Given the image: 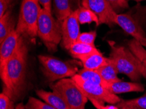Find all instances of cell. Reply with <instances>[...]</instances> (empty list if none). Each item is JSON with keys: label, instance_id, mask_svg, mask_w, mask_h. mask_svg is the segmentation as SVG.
I'll return each mask as SVG.
<instances>
[{"label": "cell", "instance_id": "obj_30", "mask_svg": "<svg viewBox=\"0 0 146 109\" xmlns=\"http://www.w3.org/2000/svg\"><path fill=\"white\" fill-rule=\"evenodd\" d=\"M15 109H26V107H25V106L23 104V103H21L17 104Z\"/></svg>", "mask_w": 146, "mask_h": 109}, {"label": "cell", "instance_id": "obj_10", "mask_svg": "<svg viewBox=\"0 0 146 109\" xmlns=\"http://www.w3.org/2000/svg\"><path fill=\"white\" fill-rule=\"evenodd\" d=\"M79 22L76 11H73L62 22L61 46L66 50H69L71 46L77 41L80 35Z\"/></svg>", "mask_w": 146, "mask_h": 109}, {"label": "cell", "instance_id": "obj_20", "mask_svg": "<svg viewBox=\"0 0 146 109\" xmlns=\"http://www.w3.org/2000/svg\"><path fill=\"white\" fill-rule=\"evenodd\" d=\"M75 11L76 13L79 24H85L95 22L97 26L100 25L98 17L91 10L81 6Z\"/></svg>", "mask_w": 146, "mask_h": 109}, {"label": "cell", "instance_id": "obj_18", "mask_svg": "<svg viewBox=\"0 0 146 109\" xmlns=\"http://www.w3.org/2000/svg\"><path fill=\"white\" fill-rule=\"evenodd\" d=\"M96 71L102 77V79L108 83H111V82L121 81V79L117 77V73H119L118 71L114 64L111 63L110 60L108 63L100 67Z\"/></svg>", "mask_w": 146, "mask_h": 109}, {"label": "cell", "instance_id": "obj_15", "mask_svg": "<svg viewBox=\"0 0 146 109\" xmlns=\"http://www.w3.org/2000/svg\"><path fill=\"white\" fill-rule=\"evenodd\" d=\"M17 22L11 9L0 17V43L16 30Z\"/></svg>", "mask_w": 146, "mask_h": 109}, {"label": "cell", "instance_id": "obj_6", "mask_svg": "<svg viewBox=\"0 0 146 109\" xmlns=\"http://www.w3.org/2000/svg\"><path fill=\"white\" fill-rule=\"evenodd\" d=\"M50 88L62 97L70 109H85L87 97L71 78L53 82Z\"/></svg>", "mask_w": 146, "mask_h": 109}, {"label": "cell", "instance_id": "obj_13", "mask_svg": "<svg viewBox=\"0 0 146 109\" xmlns=\"http://www.w3.org/2000/svg\"><path fill=\"white\" fill-rule=\"evenodd\" d=\"M106 88L113 94L118 93H129V92H139L144 91V86L143 84L137 82H124L121 81L108 83Z\"/></svg>", "mask_w": 146, "mask_h": 109}, {"label": "cell", "instance_id": "obj_23", "mask_svg": "<svg viewBox=\"0 0 146 109\" xmlns=\"http://www.w3.org/2000/svg\"><path fill=\"white\" fill-rule=\"evenodd\" d=\"M97 33L96 31H90L88 32L81 33L77 38V42L84 44L94 45L95 39L96 38Z\"/></svg>", "mask_w": 146, "mask_h": 109}, {"label": "cell", "instance_id": "obj_26", "mask_svg": "<svg viewBox=\"0 0 146 109\" xmlns=\"http://www.w3.org/2000/svg\"><path fill=\"white\" fill-rule=\"evenodd\" d=\"M15 1V0H0V17L11 9Z\"/></svg>", "mask_w": 146, "mask_h": 109}, {"label": "cell", "instance_id": "obj_4", "mask_svg": "<svg viewBox=\"0 0 146 109\" xmlns=\"http://www.w3.org/2000/svg\"><path fill=\"white\" fill-rule=\"evenodd\" d=\"M38 0H22L16 31L24 38L37 36V24L41 10Z\"/></svg>", "mask_w": 146, "mask_h": 109}, {"label": "cell", "instance_id": "obj_31", "mask_svg": "<svg viewBox=\"0 0 146 109\" xmlns=\"http://www.w3.org/2000/svg\"><path fill=\"white\" fill-rule=\"evenodd\" d=\"M76 2L77 3V4H79V5H81V4H80V3H81V1H80V0H76Z\"/></svg>", "mask_w": 146, "mask_h": 109}, {"label": "cell", "instance_id": "obj_8", "mask_svg": "<svg viewBox=\"0 0 146 109\" xmlns=\"http://www.w3.org/2000/svg\"><path fill=\"white\" fill-rule=\"evenodd\" d=\"M115 24H117L125 32L133 37L141 45L146 47V34L138 21L130 14L116 15Z\"/></svg>", "mask_w": 146, "mask_h": 109}, {"label": "cell", "instance_id": "obj_11", "mask_svg": "<svg viewBox=\"0 0 146 109\" xmlns=\"http://www.w3.org/2000/svg\"><path fill=\"white\" fill-rule=\"evenodd\" d=\"M23 38V36L15 30L1 42L0 45V68L5 65L15 54Z\"/></svg>", "mask_w": 146, "mask_h": 109}, {"label": "cell", "instance_id": "obj_14", "mask_svg": "<svg viewBox=\"0 0 146 109\" xmlns=\"http://www.w3.org/2000/svg\"><path fill=\"white\" fill-rule=\"evenodd\" d=\"M36 94L45 103L49 104L56 109H70L65 100L58 93L47 92L43 90L36 91Z\"/></svg>", "mask_w": 146, "mask_h": 109}, {"label": "cell", "instance_id": "obj_5", "mask_svg": "<svg viewBox=\"0 0 146 109\" xmlns=\"http://www.w3.org/2000/svg\"><path fill=\"white\" fill-rule=\"evenodd\" d=\"M38 59L42 73L47 81L51 83L66 78H72L79 71L78 67L75 64L56 57L39 55Z\"/></svg>", "mask_w": 146, "mask_h": 109}, {"label": "cell", "instance_id": "obj_22", "mask_svg": "<svg viewBox=\"0 0 146 109\" xmlns=\"http://www.w3.org/2000/svg\"><path fill=\"white\" fill-rule=\"evenodd\" d=\"M26 109H56L49 104L31 97L25 105Z\"/></svg>", "mask_w": 146, "mask_h": 109}, {"label": "cell", "instance_id": "obj_19", "mask_svg": "<svg viewBox=\"0 0 146 109\" xmlns=\"http://www.w3.org/2000/svg\"><path fill=\"white\" fill-rule=\"evenodd\" d=\"M115 106L119 109H146V93L138 98L129 100L121 99Z\"/></svg>", "mask_w": 146, "mask_h": 109}, {"label": "cell", "instance_id": "obj_24", "mask_svg": "<svg viewBox=\"0 0 146 109\" xmlns=\"http://www.w3.org/2000/svg\"><path fill=\"white\" fill-rule=\"evenodd\" d=\"M110 7L115 12L118 14L123 10L129 7V3L127 0H106Z\"/></svg>", "mask_w": 146, "mask_h": 109}, {"label": "cell", "instance_id": "obj_16", "mask_svg": "<svg viewBox=\"0 0 146 109\" xmlns=\"http://www.w3.org/2000/svg\"><path fill=\"white\" fill-rule=\"evenodd\" d=\"M80 61L83 68L90 70H97L101 67L106 65L109 62L108 57H106L100 52H94L81 59Z\"/></svg>", "mask_w": 146, "mask_h": 109}, {"label": "cell", "instance_id": "obj_25", "mask_svg": "<svg viewBox=\"0 0 146 109\" xmlns=\"http://www.w3.org/2000/svg\"><path fill=\"white\" fill-rule=\"evenodd\" d=\"M15 101L5 95L1 93L0 94V109H15Z\"/></svg>", "mask_w": 146, "mask_h": 109}, {"label": "cell", "instance_id": "obj_2", "mask_svg": "<svg viewBox=\"0 0 146 109\" xmlns=\"http://www.w3.org/2000/svg\"><path fill=\"white\" fill-rule=\"evenodd\" d=\"M111 48L109 60L119 73L127 75L132 81H138L142 76V61L127 48L108 41Z\"/></svg>", "mask_w": 146, "mask_h": 109}, {"label": "cell", "instance_id": "obj_3", "mask_svg": "<svg viewBox=\"0 0 146 109\" xmlns=\"http://www.w3.org/2000/svg\"><path fill=\"white\" fill-rule=\"evenodd\" d=\"M37 36L48 52H55L62 41V22L53 17L52 13L42 8L37 24Z\"/></svg>", "mask_w": 146, "mask_h": 109}, {"label": "cell", "instance_id": "obj_1", "mask_svg": "<svg viewBox=\"0 0 146 109\" xmlns=\"http://www.w3.org/2000/svg\"><path fill=\"white\" fill-rule=\"evenodd\" d=\"M23 37L19 47L5 65L0 68L3 92L14 101L23 96L26 87L28 46Z\"/></svg>", "mask_w": 146, "mask_h": 109}, {"label": "cell", "instance_id": "obj_29", "mask_svg": "<svg viewBox=\"0 0 146 109\" xmlns=\"http://www.w3.org/2000/svg\"><path fill=\"white\" fill-rule=\"evenodd\" d=\"M142 76L146 79V59L142 60Z\"/></svg>", "mask_w": 146, "mask_h": 109}, {"label": "cell", "instance_id": "obj_32", "mask_svg": "<svg viewBox=\"0 0 146 109\" xmlns=\"http://www.w3.org/2000/svg\"><path fill=\"white\" fill-rule=\"evenodd\" d=\"M134 1H143V0H134Z\"/></svg>", "mask_w": 146, "mask_h": 109}, {"label": "cell", "instance_id": "obj_17", "mask_svg": "<svg viewBox=\"0 0 146 109\" xmlns=\"http://www.w3.org/2000/svg\"><path fill=\"white\" fill-rule=\"evenodd\" d=\"M68 50L73 57L79 60L90 54L99 51L95 45H90L77 41L73 44Z\"/></svg>", "mask_w": 146, "mask_h": 109}, {"label": "cell", "instance_id": "obj_7", "mask_svg": "<svg viewBox=\"0 0 146 109\" xmlns=\"http://www.w3.org/2000/svg\"><path fill=\"white\" fill-rule=\"evenodd\" d=\"M71 79L83 91L86 96L92 97L102 103H108L112 104H116L121 100L120 97L110 92L103 86L86 81L82 79L78 74L75 75Z\"/></svg>", "mask_w": 146, "mask_h": 109}, {"label": "cell", "instance_id": "obj_9", "mask_svg": "<svg viewBox=\"0 0 146 109\" xmlns=\"http://www.w3.org/2000/svg\"><path fill=\"white\" fill-rule=\"evenodd\" d=\"M81 6L91 10L98 17L100 25L115 24L116 13L106 0H81Z\"/></svg>", "mask_w": 146, "mask_h": 109}, {"label": "cell", "instance_id": "obj_21", "mask_svg": "<svg viewBox=\"0 0 146 109\" xmlns=\"http://www.w3.org/2000/svg\"><path fill=\"white\" fill-rule=\"evenodd\" d=\"M77 74H78L82 79L86 81L94 84H100L105 88L108 84L102 79L96 70H90L83 68L79 70Z\"/></svg>", "mask_w": 146, "mask_h": 109}, {"label": "cell", "instance_id": "obj_12", "mask_svg": "<svg viewBox=\"0 0 146 109\" xmlns=\"http://www.w3.org/2000/svg\"><path fill=\"white\" fill-rule=\"evenodd\" d=\"M81 6L77 3L76 0H54L53 2L54 13L60 22H62Z\"/></svg>", "mask_w": 146, "mask_h": 109}, {"label": "cell", "instance_id": "obj_28", "mask_svg": "<svg viewBox=\"0 0 146 109\" xmlns=\"http://www.w3.org/2000/svg\"><path fill=\"white\" fill-rule=\"evenodd\" d=\"M41 7L52 13V0H38Z\"/></svg>", "mask_w": 146, "mask_h": 109}, {"label": "cell", "instance_id": "obj_27", "mask_svg": "<svg viewBox=\"0 0 146 109\" xmlns=\"http://www.w3.org/2000/svg\"><path fill=\"white\" fill-rule=\"evenodd\" d=\"M87 98L88 100H89L92 104L94 106V107H96L97 109H119L116 106H104V104L100 103V102L97 101L96 99L92 98V97H87Z\"/></svg>", "mask_w": 146, "mask_h": 109}]
</instances>
